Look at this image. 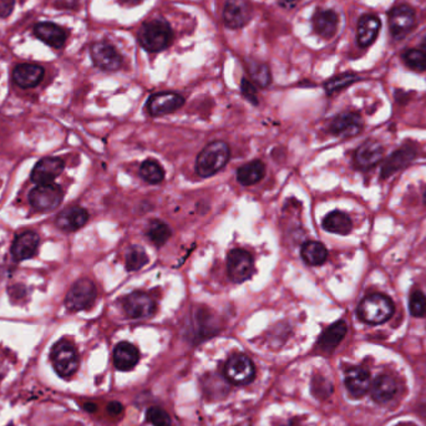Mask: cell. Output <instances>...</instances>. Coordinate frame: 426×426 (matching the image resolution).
I'll return each instance as SVG.
<instances>
[{
    "instance_id": "obj_27",
    "label": "cell",
    "mask_w": 426,
    "mask_h": 426,
    "mask_svg": "<svg viewBox=\"0 0 426 426\" xmlns=\"http://www.w3.org/2000/svg\"><path fill=\"white\" fill-rule=\"evenodd\" d=\"M346 330H348V328H346L344 320L335 322L329 328H326L323 334L320 335V340H318V346L323 352H326V353L333 352L334 349L339 346L340 341L344 339Z\"/></svg>"
},
{
    "instance_id": "obj_25",
    "label": "cell",
    "mask_w": 426,
    "mask_h": 426,
    "mask_svg": "<svg viewBox=\"0 0 426 426\" xmlns=\"http://www.w3.org/2000/svg\"><path fill=\"white\" fill-rule=\"evenodd\" d=\"M89 221V213L81 207H70L64 210L56 218V226L65 232H74L85 226Z\"/></svg>"
},
{
    "instance_id": "obj_30",
    "label": "cell",
    "mask_w": 426,
    "mask_h": 426,
    "mask_svg": "<svg viewBox=\"0 0 426 426\" xmlns=\"http://www.w3.org/2000/svg\"><path fill=\"white\" fill-rule=\"evenodd\" d=\"M300 254H302V258L309 266H320L328 258V251H326V246L322 245L320 242H317V240L306 242L302 246Z\"/></svg>"
},
{
    "instance_id": "obj_40",
    "label": "cell",
    "mask_w": 426,
    "mask_h": 426,
    "mask_svg": "<svg viewBox=\"0 0 426 426\" xmlns=\"http://www.w3.org/2000/svg\"><path fill=\"white\" fill-rule=\"evenodd\" d=\"M15 0H0V18H8L13 13Z\"/></svg>"
},
{
    "instance_id": "obj_35",
    "label": "cell",
    "mask_w": 426,
    "mask_h": 426,
    "mask_svg": "<svg viewBox=\"0 0 426 426\" xmlns=\"http://www.w3.org/2000/svg\"><path fill=\"white\" fill-rule=\"evenodd\" d=\"M148 256L146 251L140 246H133L126 254L127 271H139L142 267L146 266Z\"/></svg>"
},
{
    "instance_id": "obj_28",
    "label": "cell",
    "mask_w": 426,
    "mask_h": 426,
    "mask_svg": "<svg viewBox=\"0 0 426 426\" xmlns=\"http://www.w3.org/2000/svg\"><path fill=\"white\" fill-rule=\"evenodd\" d=\"M323 228L335 234H348L353 229V222L346 213L341 211H333L328 213L323 220Z\"/></svg>"
},
{
    "instance_id": "obj_37",
    "label": "cell",
    "mask_w": 426,
    "mask_h": 426,
    "mask_svg": "<svg viewBox=\"0 0 426 426\" xmlns=\"http://www.w3.org/2000/svg\"><path fill=\"white\" fill-rule=\"evenodd\" d=\"M410 313L416 318L426 317V297L421 291H413L409 297Z\"/></svg>"
},
{
    "instance_id": "obj_42",
    "label": "cell",
    "mask_w": 426,
    "mask_h": 426,
    "mask_svg": "<svg viewBox=\"0 0 426 426\" xmlns=\"http://www.w3.org/2000/svg\"><path fill=\"white\" fill-rule=\"evenodd\" d=\"M280 7L284 9H293L297 7V4L300 3V0H277Z\"/></svg>"
},
{
    "instance_id": "obj_33",
    "label": "cell",
    "mask_w": 426,
    "mask_h": 426,
    "mask_svg": "<svg viewBox=\"0 0 426 426\" xmlns=\"http://www.w3.org/2000/svg\"><path fill=\"white\" fill-rule=\"evenodd\" d=\"M248 73L251 75L252 80L260 87H267L271 81H272V76H271V71H269V67H267L266 64L263 63H258V61L251 60L248 63Z\"/></svg>"
},
{
    "instance_id": "obj_38",
    "label": "cell",
    "mask_w": 426,
    "mask_h": 426,
    "mask_svg": "<svg viewBox=\"0 0 426 426\" xmlns=\"http://www.w3.org/2000/svg\"><path fill=\"white\" fill-rule=\"evenodd\" d=\"M147 420L153 424V426H171L172 421L170 415L161 407H150L146 413Z\"/></svg>"
},
{
    "instance_id": "obj_10",
    "label": "cell",
    "mask_w": 426,
    "mask_h": 426,
    "mask_svg": "<svg viewBox=\"0 0 426 426\" xmlns=\"http://www.w3.org/2000/svg\"><path fill=\"white\" fill-rule=\"evenodd\" d=\"M93 65L104 71H116L122 67L120 53L105 41H98L90 47Z\"/></svg>"
},
{
    "instance_id": "obj_31",
    "label": "cell",
    "mask_w": 426,
    "mask_h": 426,
    "mask_svg": "<svg viewBox=\"0 0 426 426\" xmlns=\"http://www.w3.org/2000/svg\"><path fill=\"white\" fill-rule=\"evenodd\" d=\"M171 228L167 225L166 222L160 220H155L150 223L147 236L155 246L161 247L166 243L167 240L171 237Z\"/></svg>"
},
{
    "instance_id": "obj_11",
    "label": "cell",
    "mask_w": 426,
    "mask_h": 426,
    "mask_svg": "<svg viewBox=\"0 0 426 426\" xmlns=\"http://www.w3.org/2000/svg\"><path fill=\"white\" fill-rule=\"evenodd\" d=\"M252 7L248 0H226L223 23L229 29H240L252 18Z\"/></svg>"
},
{
    "instance_id": "obj_45",
    "label": "cell",
    "mask_w": 426,
    "mask_h": 426,
    "mask_svg": "<svg viewBox=\"0 0 426 426\" xmlns=\"http://www.w3.org/2000/svg\"><path fill=\"white\" fill-rule=\"evenodd\" d=\"M421 52H424L426 54V38L421 43Z\"/></svg>"
},
{
    "instance_id": "obj_7",
    "label": "cell",
    "mask_w": 426,
    "mask_h": 426,
    "mask_svg": "<svg viewBox=\"0 0 426 426\" xmlns=\"http://www.w3.org/2000/svg\"><path fill=\"white\" fill-rule=\"evenodd\" d=\"M63 200V188L55 183L38 185L29 193V201L32 206L41 212L53 211L56 207H59Z\"/></svg>"
},
{
    "instance_id": "obj_13",
    "label": "cell",
    "mask_w": 426,
    "mask_h": 426,
    "mask_svg": "<svg viewBox=\"0 0 426 426\" xmlns=\"http://www.w3.org/2000/svg\"><path fill=\"white\" fill-rule=\"evenodd\" d=\"M185 99L179 93H157L153 95L147 101V110L153 116H162L175 113L183 106Z\"/></svg>"
},
{
    "instance_id": "obj_39",
    "label": "cell",
    "mask_w": 426,
    "mask_h": 426,
    "mask_svg": "<svg viewBox=\"0 0 426 426\" xmlns=\"http://www.w3.org/2000/svg\"><path fill=\"white\" fill-rule=\"evenodd\" d=\"M240 90H242V95L246 98L247 100L251 101L254 105L258 104L257 91H256V87H254V84L251 81L243 79L240 82Z\"/></svg>"
},
{
    "instance_id": "obj_15",
    "label": "cell",
    "mask_w": 426,
    "mask_h": 426,
    "mask_svg": "<svg viewBox=\"0 0 426 426\" xmlns=\"http://www.w3.org/2000/svg\"><path fill=\"white\" fill-rule=\"evenodd\" d=\"M416 148L412 145H404L403 147L394 151L388 159L381 168V177L388 179L393 176L394 173L399 172L409 166L416 157Z\"/></svg>"
},
{
    "instance_id": "obj_46",
    "label": "cell",
    "mask_w": 426,
    "mask_h": 426,
    "mask_svg": "<svg viewBox=\"0 0 426 426\" xmlns=\"http://www.w3.org/2000/svg\"><path fill=\"white\" fill-rule=\"evenodd\" d=\"M424 201H425V203H426V190H425V192H424Z\"/></svg>"
},
{
    "instance_id": "obj_12",
    "label": "cell",
    "mask_w": 426,
    "mask_h": 426,
    "mask_svg": "<svg viewBox=\"0 0 426 426\" xmlns=\"http://www.w3.org/2000/svg\"><path fill=\"white\" fill-rule=\"evenodd\" d=\"M65 168V162L59 157H44L36 162L32 172V181L36 185L54 183Z\"/></svg>"
},
{
    "instance_id": "obj_5",
    "label": "cell",
    "mask_w": 426,
    "mask_h": 426,
    "mask_svg": "<svg viewBox=\"0 0 426 426\" xmlns=\"http://www.w3.org/2000/svg\"><path fill=\"white\" fill-rule=\"evenodd\" d=\"M226 379L234 385H247L256 377L254 361L245 354L231 355L223 368Z\"/></svg>"
},
{
    "instance_id": "obj_21",
    "label": "cell",
    "mask_w": 426,
    "mask_h": 426,
    "mask_svg": "<svg viewBox=\"0 0 426 426\" xmlns=\"http://www.w3.org/2000/svg\"><path fill=\"white\" fill-rule=\"evenodd\" d=\"M113 366L121 372H128L137 366L140 360V353L136 346L122 341L115 346L113 354Z\"/></svg>"
},
{
    "instance_id": "obj_22",
    "label": "cell",
    "mask_w": 426,
    "mask_h": 426,
    "mask_svg": "<svg viewBox=\"0 0 426 426\" xmlns=\"http://www.w3.org/2000/svg\"><path fill=\"white\" fill-rule=\"evenodd\" d=\"M398 393V383L393 377L388 374H381L377 377L370 385V395L372 399L378 404H386L388 401L394 399Z\"/></svg>"
},
{
    "instance_id": "obj_24",
    "label": "cell",
    "mask_w": 426,
    "mask_h": 426,
    "mask_svg": "<svg viewBox=\"0 0 426 426\" xmlns=\"http://www.w3.org/2000/svg\"><path fill=\"white\" fill-rule=\"evenodd\" d=\"M45 71L43 67L35 64H21L14 69L13 79L18 87L32 89L41 84Z\"/></svg>"
},
{
    "instance_id": "obj_17",
    "label": "cell",
    "mask_w": 426,
    "mask_h": 426,
    "mask_svg": "<svg viewBox=\"0 0 426 426\" xmlns=\"http://www.w3.org/2000/svg\"><path fill=\"white\" fill-rule=\"evenodd\" d=\"M363 130V120L358 113H339L330 124V133L339 137H353Z\"/></svg>"
},
{
    "instance_id": "obj_44",
    "label": "cell",
    "mask_w": 426,
    "mask_h": 426,
    "mask_svg": "<svg viewBox=\"0 0 426 426\" xmlns=\"http://www.w3.org/2000/svg\"><path fill=\"white\" fill-rule=\"evenodd\" d=\"M95 407H96V406L93 405V404H85V409L89 410V412H93Z\"/></svg>"
},
{
    "instance_id": "obj_34",
    "label": "cell",
    "mask_w": 426,
    "mask_h": 426,
    "mask_svg": "<svg viewBox=\"0 0 426 426\" xmlns=\"http://www.w3.org/2000/svg\"><path fill=\"white\" fill-rule=\"evenodd\" d=\"M359 76L355 74H341V75L334 76L330 80L326 81L324 87H326V93L332 95V93H338L346 87H350L352 84L359 80Z\"/></svg>"
},
{
    "instance_id": "obj_6",
    "label": "cell",
    "mask_w": 426,
    "mask_h": 426,
    "mask_svg": "<svg viewBox=\"0 0 426 426\" xmlns=\"http://www.w3.org/2000/svg\"><path fill=\"white\" fill-rule=\"evenodd\" d=\"M96 300V287L90 280H79L67 292L65 306L70 312H79L93 306Z\"/></svg>"
},
{
    "instance_id": "obj_43",
    "label": "cell",
    "mask_w": 426,
    "mask_h": 426,
    "mask_svg": "<svg viewBox=\"0 0 426 426\" xmlns=\"http://www.w3.org/2000/svg\"><path fill=\"white\" fill-rule=\"evenodd\" d=\"M124 4H130V5H133V4H136V3H139L140 0H121Z\"/></svg>"
},
{
    "instance_id": "obj_41",
    "label": "cell",
    "mask_w": 426,
    "mask_h": 426,
    "mask_svg": "<svg viewBox=\"0 0 426 426\" xmlns=\"http://www.w3.org/2000/svg\"><path fill=\"white\" fill-rule=\"evenodd\" d=\"M122 410H124V407H122L120 403H117V401H113V403H110V404L107 405V412L111 414V415H113V416H116V415L122 413Z\"/></svg>"
},
{
    "instance_id": "obj_20",
    "label": "cell",
    "mask_w": 426,
    "mask_h": 426,
    "mask_svg": "<svg viewBox=\"0 0 426 426\" xmlns=\"http://www.w3.org/2000/svg\"><path fill=\"white\" fill-rule=\"evenodd\" d=\"M381 21L373 14H366L360 18L357 27V41L361 47H370L379 35Z\"/></svg>"
},
{
    "instance_id": "obj_1",
    "label": "cell",
    "mask_w": 426,
    "mask_h": 426,
    "mask_svg": "<svg viewBox=\"0 0 426 426\" xmlns=\"http://www.w3.org/2000/svg\"><path fill=\"white\" fill-rule=\"evenodd\" d=\"M231 157V150L225 141H213L208 144L196 160V172L201 177H211L220 172Z\"/></svg>"
},
{
    "instance_id": "obj_32",
    "label": "cell",
    "mask_w": 426,
    "mask_h": 426,
    "mask_svg": "<svg viewBox=\"0 0 426 426\" xmlns=\"http://www.w3.org/2000/svg\"><path fill=\"white\" fill-rule=\"evenodd\" d=\"M141 177L148 183H160L165 177V171L160 164L155 160H146L142 162L140 167Z\"/></svg>"
},
{
    "instance_id": "obj_18",
    "label": "cell",
    "mask_w": 426,
    "mask_h": 426,
    "mask_svg": "<svg viewBox=\"0 0 426 426\" xmlns=\"http://www.w3.org/2000/svg\"><path fill=\"white\" fill-rule=\"evenodd\" d=\"M34 34L36 35L38 39H41L43 43H45L47 45L54 49H61L67 43V32L58 24H54L50 21H43V23L35 24Z\"/></svg>"
},
{
    "instance_id": "obj_4",
    "label": "cell",
    "mask_w": 426,
    "mask_h": 426,
    "mask_svg": "<svg viewBox=\"0 0 426 426\" xmlns=\"http://www.w3.org/2000/svg\"><path fill=\"white\" fill-rule=\"evenodd\" d=\"M50 361L55 372L65 379L73 377L78 372L80 364L79 354L75 346L67 340H60L52 348Z\"/></svg>"
},
{
    "instance_id": "obj_29",
    "label": "cell",
    "mask_w": 426,
    "mask_h": 426,
    "mask_svg": "<svg viewBox=\"0 0 426 426\" xmlns=\"http://www.w3.org/2000/svg\"><path fill=\"white\" fill-rule=\"evenodd\" d=\"M266 166L260 160L249 161L237 171V180L243 186H252L265 177Z\"/></svg>"
},
{
    "instance_id": "obj_9",
    "label": "cell",
    "mask_w": 426,
    "mask_h": 426,
    "mask_svg": "<svg viewBox=\"0 0 426 426\" xmlns=\"http://www.w3.org/2000/svg\"><path fill=\"white\" fill-rule=\"evenodd\" d=\"M122 308L127 317L133 320H145L156 312V302L144 292H133L122 300Z\"/></svg>"
},
{
    "instance_id": "obj_3",
    "label": "cell",
    "mask_w": 426,
    "mask_h": 426,
    "mask_svg": "<svg viewBox=\"0 0 426 426\" xmlns=\"http://www.w3.org/2000/svg\"><path fill=\"white\" fill-rule=\"evenodd\" d=\"M172 30L167 21L156 19L147 21L139 32V41L144 49L150 53L165 50L172 43Z\"/></svg>"
},
{
    "instance_id": "obj_14",
    "label": "cell",
    "mask_w": 426,
    "mask_h": 426,
    "mask_svg": "<svg viewBox=\"0 0 426 426\" xmlns=\"http://www.w3.org/2000/svg\"><path fill=\"white\" fill-rule=\"evenodd\" d=\"M415 12L406 4L393 8L389 13V27L395 38H401L409 33L415 25Z\"/></svg>"
},
{
    "instance_id": "obj_8",
    "label": "cell",
    "mask_w": 426,
    "mask_h": 426,
    "mask_svg": "<svg viewBox=\"0 0 426 426\" xmlns=\"http://www.w3.org/2000/svg\"><path fill=\"white\" fill-rule=\"evenodd\" d=\"M228 276L234 283H242L254 274V258L242 248H234L227 256Z\"/></svg>"
},
{
    "instance_id": "obj_26",
    "label": "cell",
    "mask_w": 426,
    "mask_h": 426,
    "mask_svg": "<svg viewBox=\"0 0 426 426\" xmlns=\"http://www.w3.org/2000/svg\"><path fill=\"white\" fill-rule=\"evenodd\" d=\"M312 23L315 33L324 39H330L337 33L339 19L333 10H320L314 14Z\"/></svg>"
},
{
    "instance_id": "obj_2",
    "label": "cell",
    "mask_w": 426,
    "mask_h": 426,
    "mask_svg": "<svg viewBox=\"0 0 426 426\" xmlns=\"http://www.w3.org/2000/svg\"><path fill=\"white\" fill-rule=\"evenodd\" d=\"M393 300L384 294L366 295L358 306V315L364 323L377 326L383 324L393 317Z\"/></svg>"
},
{
    "instance_id": "obj_16",
    "label": "cell",
    "mask_w": 426,
    "mask_h": 426,
    "mask_svg": "<svg viewBox=\"0 0 426 426\" xmlns=\"http://www.w3.org/2000/svg\"><path fill=\"white\" fill-rule=\"evenodd\" d=\"M384 156V147L378 141H366L355 151L354 162L359 170L368 171L377 166Z\"/></svg>"
},
{
    "instance_id": "obj_19",
    "label": "cell",
    "mask_w": 426,
    "mask_h": 426,
    "mask_svg": "<svg viewBox=\"0 0 426 426\" xmlns=\"http://www.w3.org/2000/svg\"><path fill=\"white\" fill-rule=\"evenodd\" d=\"M346 390L353 398H361L364 396L368 390H370V374L366 369L359 366H353L346 372Z\"/></svg>"
},
{
    "instance_id": "obj_23",
    "label": "cell",
    "mask_w": 426,
    "mask_h": 426,
    "mask_svg": "<svg viewBox=\"0 0 426 426\" xmlns=\"http://www.w3.org/2000/svg\"><path fill=\"white\" fill-rule=\"evenodd\" d=\"M39 242L41 238L34 231H27L24 234H19L12 246L14 260L21 262L32 258L39 247Z\"/></svg>"
},
{
    "instance_id": "obj_36",
    "label": "cell",
    "mask_w": 426,
    "mask_h": 426,
    "mask_svg": "<svg viewBox=\"0 0 426 426\" xmlns=\"http://www.w3.org/2000/svg\"><path fill=\"white\" fill-rule=\"evenodd\" d=\"M403 59L406 64V67H410L414 71L423 73L426 70V54L418 49H410L406 50Z\"/></svg>"
}]
</instances>
